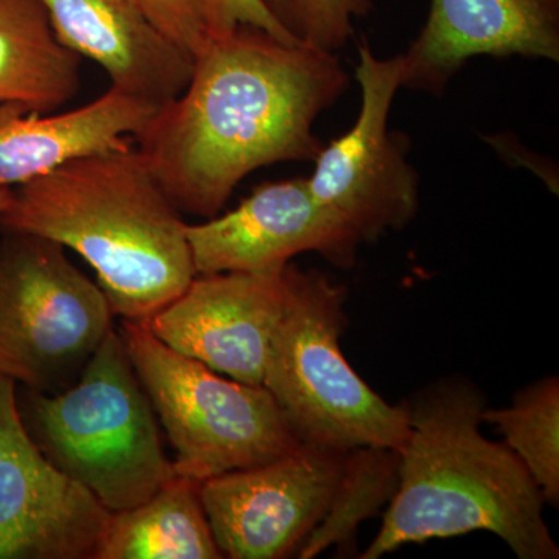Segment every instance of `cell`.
I'll return each mask as SVG.
<instances>
[{"instance_id":"23","label":"cell","mask_w":559,"mask_h":559,"mask_svg":"<svg viewBox=\"0 0 559 559\" xmlns=\"http://www.w3.org/2000/svg\"><path fill=\"white\" fill-rule=\"evenodd\" d=\"M27 440L17 409L16 382L0 374V460Z\"/></svg>"},{"instance_id":"17","label":"cell","mask_w":559,"mask_h":559,"mask_svg":"<svg viewBox=\"0 0 559 559\" xmlns=\"http://www.w3.org/2000/svg\"><path fill=\"white\" fill-rule=\"evenodd\" d=\"M201 481L175 476L132 509L110 513L95 559H219Z\"/></svg>"},{"instance_id":"7","label":"cell","mask_w":559,"mask_h":559,"mask_svg":"<svg viewBox=\"0 0 559 559\" xmlns=\"http://www.w3.org/2000/svg\"><path fill=\"white\" fill-rule=\"evenodd\" d=\"M112 330L105 293L69 260L60 242L2 234V377L35 392H62L80 380Z\"/></svg>"},{"instance_id":"11","label":"cell","mask_w":559,"mask_h":559,"mask_svg":"<svg viewBox=\"0 0 559 559\" xmlns=\"http://www.w3.org/2000/svg\"><path fill=\"white\" fill-rule=\"evenodd\" d=\"M286 267L266 274L197 275L142 325L216 373L263 385L267 349L288 297Z\"/></svg>"},{"instance_id":"18","label":"cell","mask_w":559,"mask_h":559,"mask_svg":"<svg viewBox=\"0 0 559 559\" xmlns=\"http://www.w3.org/2000/svg\"><path fill=\"white\" fill-rule=\"evenodd\" d=\"M399 473L400 451L388 448L348 451L329 510L301 544L299 558H314L331 546L352 543L359 525L392 500L399 487Z\"/></svg>"},{"instance_id":"5","label":"cell","mask_w":559,"mask_h":559,"mask_svg":"<svg viewBox=\"0 0 559 559\" xmlns=\"http://www.w3.org/2000/svg\"><path fill=\"white\" fill-rule=\"evenodd\" d=\"M288 297L267 349L263 385L301 443L348 452L401 451L409 404L381 399L341 348L347 288L316 270L286 267Z\"/></svg>"},{"instance_id":"2","label":"cell","mask_w":559,"mask_h":559,"mask_svg":"<svg viewBox=\"0 0 559 559\" xmlns=\"http://www.w3.org/2000/svg\"><path fill=\"white\" fill-rule=\"evenodd\" d=\"M407 404L411 429L400 451L399 487L360 558L489 532L520 559H557L538 485L506 443L481 433L484 393L463 378H443Z\"/></svg>"},{"instance_id":"4","label":"cell","mask_w":559,"mask_h":559,"mask_svg":"<svg viewBox=\"0 0 559 559\" xmlns=\"http://www.w3.org/2000/svg\"><path fill=\"white\" fill-rule=\"evenodd\" d=\"M16 399L40 454L109 513L140 506L176 476L119 331H110L69 389H25Z\"/></svg>"},{"instance_id":"22","label":"cell","mask_w":559,"mask_h":559,"mask_svg":"<svg viewBox=\"0 0 559 559\" xmlns=\"http://www.w3.org/2000/svg\"><path fill=\"white\" fill-rule=\"evenodd\" d=\"M209 36L226 35L240 25L260 28L285 43H297L272 16L263 0H205Z\"/></svg>"},{"instance_id":"14","label":"cell","mask_w":559,"mask_h":559,"mask_svg":"<svg viewBox=\"0 0 559 559\" xmlns=\"http://www.w3.org/2000/svg\"><path fill=\"white\" fill-rule=\"evenodd\" d=\"M109 518L31 437L0 460V559H95Z\"/></svg>"},{"instance_id":"21","label":"cell","mask_w":559,"mask_h":559,"mask_svg":"<svg viewBox=\"0 0 559 559\" xmlns=\"http://www.w3.org/2000/svg\"><path fill=\"white\" fill-rule=\"evenodd\" d=\"M151 21L179 47L197 57L209 39L205 0H138Z\"/></svg>"},{"instance_id":"24","label":"cell","mask_w":559,"mask_h":559,"mask_svg":"<svg viewBox=\"0 0 559 559\" xmlns=\"http://www.w3.org/2000/svg\"><path fill=\"white\" fill-rule=\"evenodd\" d=\"M11 194H13V187H0V210L10 204Z\"/></svg>"},{"instance_id":"19","label":"cell","mask_w":559,"mask_h":559,"mask_svg":"<svg viewBox=\"0 0 559 559\" xmlns=\"http://www.w3.org/2000/svg\"><path fill=\"white\" fill-rule=\"evenodd\" d=\"M481 419L503 436L538 485L544 502L559 503V381L547 377L532 382L502 409L485 407Z\"/></svg>"},{"instance_id":"16","label":"cell","mask_w":559,"mask_h":559,"mask_svg":"<svg viewBox=\"0 0 559 559\" xmlns=\"http://www.w3.org/2000/svg\"><path fill=\"white\" fill-rule=\"evenodd\" d=\"M81 64L55 36L40 0H0V106L57 112L80 94Z\"/></svg>"},{"instance_id":"8","label":"cell","mask_w":559,"mask_h":559,"mask_svg":"<svg viewBox=\"0 0 559 559\" xmlns=\"http://www.w3.org/2000/svg\"><path fill=\"white\" fill-rule=\"evenodd\" d=\"M356 80L362 95L358 120L340 139L323 145L308 186L360 245H367L415 219L419 178L407 159L409 140L389 130L390 109L403 87L400 55L378 58L362 39Z\"/></svg>"},{"instance_id":"15","label":"cell","mask_w":559,"mask_h":559,"mask_svg":"<svg viewBox=\"0 0 559 559\" xmlns=\"http://www.w3.org/2000/svg\"><path fill=\"white\" fill-rule=\"evenodd\" d=\"M156 106L110 86L66 112L0 106V187H17L69 162L131 145Z\"/></svg>"},{"instance_id":"20","label":"cell","mask_w":559,"mask_h":559,"mask_svg":"<svg viewBox=\"0 0 559 559\" xmlns=\"http://www.w3.org/2000/svg\"><path fill=\"white\" fill-rule=\"evenodd\" d=\"M297 43L336 53L355 35L353 21L373 11V0H263Z\"/></svg>"},{"instance_id":"10","label":"cell","mask_w":559,"mask_h":559,"mask_svg":"<svg viewBox=\"0 0 559 559\" xmlns=\"http://www.w3.org/2000/svg\"><path fill=\"white\" fill-rule=\"evenodd\" d=\"M197 275L280 272L316 252L334 266H355L356 235L308 186V178L267 182L223 216L187 224Z\"/></svg>"},{"instance_id":"6","label":"cell","mask_w":559,"mask_h":559,"mask_svg":"<svg viewBox=\"0 0 559 559\" xmlns=\"http://www.w3.org/2000/svg\"><path fill=\"white\" fill-rule=\"evenodd\" d=\"M119 334L175 450L176 476L202 481L263 465L300 447L264 385L219 377L165 345L142 323L121 319Z\"/></svg>"},{"instance_id":"1","label":"cell","mask_w":559,"mask_h":559,"mask_svg":"<svg viewBox=\"0 0 559 559\" xmlns=\"http://www.w3.org/2000/svg\"><path fill=\"white\" fill-rule=\"evenodd\" d=\"M348 86L333 51L240 25L209 36L186 90L132 140L173 205L210 219L250 173L318 159L312 128Z\"/></svg>"},{"instance_id":"13","label":"cell","mask_w":559,"mask_h":559,"mask_svg":"<svg viewBox=\"0 0 559 559\" xmlns=\"http://www.w3.org/2000/svg\"><path fill=\"white\" fill-rule=\"evenodd\" d=\"M55 36L108 73L110 86L160 108L186 90L194 57L138 0H40Z\"/></svg>"},{"instance_id":"3","label":"cell","mask_w":559,"mask_h":559,"mask_svg":"<svg viewBox=\"0 0 559 559\" xmlns=\"http://www.w3.org/2000/svg\"><path fill=\"white\" fill-rule=\"evenodd\" d=\"M0 234L60 242L87 261L114 316L143 323L197 277L182 213L134 146L13 187Z\"/></svg>"},{"instance_id":"9","label":"cell","mask_w":559,"mask_h":559,"mask_svg":"<svg viewBox=\"0 0 559 559\" xmlns=\"http://www.w3.org/2000/svg\"><path fill=\"white\" fill-rule=\"evenodd\" d=\"M345 454L301 443L263 465L202 480V507L223 557L278 559L299 551L329 510Z\"/></svg>"},{"instance_id":"12","label":"cell","mask_w":559,"mask_h":559,"mask_svg":"<svg viewBox=\"0 0 559 559\" xmlns=\"http://www.w3.org/2000/svg\"><path fill=\"white\" fill-rule=\"evenodd\" d=\"M559 60V0H430L428 21L400 55L403 87L440 97L476 57Z\"/></svg>"}]
</instances>
